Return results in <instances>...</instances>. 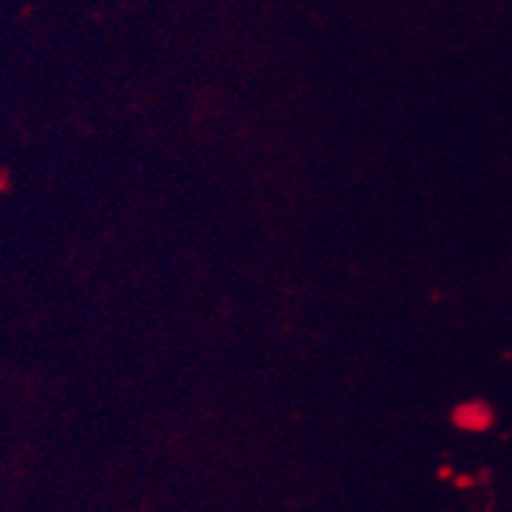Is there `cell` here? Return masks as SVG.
Segmentation results:
<instances>
[{
	"instance_id": "obj_1",
	"label": "cell",
	"mask_w": 512,
	"mask_h": 512,
	"mask_svg": "<svg viewBox=\"0 0 512 512\" xmlns=\"http://www.w3.org/2000/svg\"><path fill=\"white\" fill-rule=\"evenodd\" d=\"M456 423L469 431H479V428H487L492 423L490 408L482 406V403H469V406L459 408L456 411Z\"/></svg>"
}]
</instances>
